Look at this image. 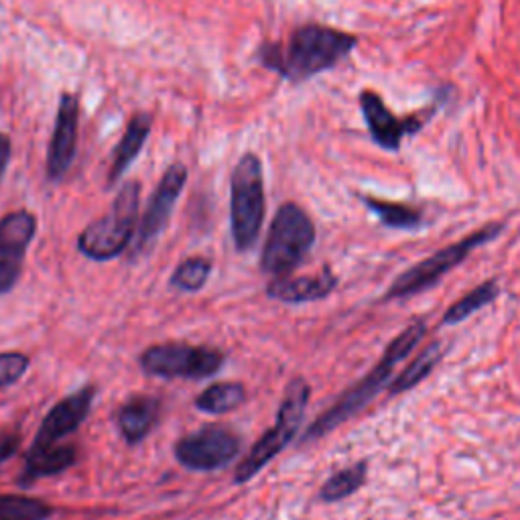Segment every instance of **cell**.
<instances>
[{"instance_id": "cell-24", "label": "cell", "mask_w": 520, "mask_h": 520, "mask_svg": "<svg viewBox=\"0 0 520 520\" xmlns=\"http://www.w3.org/2000/svg\"><path fill=\"white\" fill-rule=\"evenodd\" d=\"M500 295V287L494 279L478 285L474 291H470L468 295H464L460 301H455L443 315V325H455L462 323L468 317H472L474 313H478L480 309H484L486 305L494 303L496 297Z\"/></svg>"}, {"instance_id": "cell-9", "label": "cell", "mask_w": 520, "mask_h": 520, "mask_svg": "<svg viewBox=\"0 0 520 520\" xmlns=\"http://www.w3.org/2000/svg\"><path fill=\"white\" fill-rule=\"evenodd\" d=\"M242 451V437L224 425H206L183 435L173 455L189 472H216L230 466Z\"/></svg>"}, {"instance_id": "cell-28", "label": "cell", "mask_w": 520, "mask_h": 520, "mask_svg": "<svg viewBox=\"0 0 520 520\" xmlns=\"http://www.w3.org/2000/svg\"><path fill=\"white\" fill-rule=\"evenodd\" d=\"M13 157V141L7 133H0V181L5 177V171Z\"/></svg>"}, {"instance_id": "cell-4", "label": "cell", "mask_w": 520, "mask_h": 520, "mask_svg": "<svg viewBox=\"0 0 520 520\" xmlns=\"http://www.w3.org/2000/svg\"><path fill=\"white\" fill-rule=\"evenodd\" d=\"M265 171L256 153H244L230 177V232L238 252L256 246L265 224Z\"/></svg>"}, {"instance_id": "cell-14", "label": "cell", "mask_w": 520, "mask_h": 520, "mask_svg": "<svg viewBox=\"0 0 520 520\" xmlns=\"http://www.w3.org/2000/svg\"><path fill=\"white\" fill-rule=\"evenodd\" d=\"M94 399H96V386L86 384V386L78 388L76 393L55 403L49 409V413L45 415V419L41 421L39 431L29 445V451H41V449L55 447L65 437L74 435L90 417Z\"/></svg>"}, {"instance_id": "cell-27", "label": "cell", "mask_w": 520, "mask_h": 520, "mask_svg": "<svg viewBox=\"0 0 520 520\" xmlns=\"http://www.w3.org/2000/svg\"><path fill=\"white\" fill-rule=\"evenodd\" d=\"M19 447H21L19 433H11V431L0 433V466H3L7 460H11L13 455H17Z\"/></svg>"}, {"instance_id": "cell-1", "label": "cell", "mask_w": 520, "mask_h": 520, "mask_svg": "<svg viewBox=\"0 0 520 520\" xmlns=\"http://www.w3.org/2000/svg\"><path fill=\"white\" fill-rule=\"evenodd\" d=\"M356 45L358 37L348 31L307 23L293 29L285 41H265L254 57L265 70L275 72L291 84H299L334 70Z\"/></svg>"}, {"instance_id": "cell-23", "label": "cell", "mask_w": 520, "mask_h": 520, "mask_svg": "<svg viewBox=\"0 0 520 520\" xmlns=\"http://www.w3.org/2000/svg\"><path fill=\"white\" fill-rule=\"evenodd\" d=\"M362 202L388 228L417 230L423 224V214L417 208L397 204V202H384V200L368 198V195H362Z\"/></svg>"}, {"instance_id": "cell-10", "label": "cell", "mask_w": 520, "mask_h": 520, "mask_svg": "<svg viewBox=\"0 0 520 520\" xmlns=\"http://www.w3.org/2000/svg\"><path fill=\"white\" fill-rule=\"evenodd\" d=\"M360 110H362L368 130H370L372 141L380 149L393 151V153H397L401 149V145L407 137H413L419 133V130H423V126L437 112V108H429V110L415 112L407 118H399L393 110H388V106L384 104L380 94H376L372 90H364L360 94Z\"/></svg>"}, {"instance_id": "cell-7", "label": "cell", "mask_w": 520, "mask_h": 520, "mask_svg": "<svg viewBox=\"0 0 520 520\" xmlns=\"http://www.w3.org/2000/svg\"><path fill=\"white\" fill-rule=\"evenodd\" d=\"M502 230H504V224H500V222L488 224L482 230L466 236L464 240L453 242V244L433 252L425 260H421V263H417L411 269H407L405 273H401L395 279V283L390 285V289L386 291L382 301L409 299V297H415L423 291H429L449 271H453L455 267H460L476 248L488 244L490 240H496L502 234Z\"/></svg>"}, {"instance_id": "cell-21", "label": "cell", "mask_w": 520, "mask_h": 520, "mask_svg": "<svg viewBox=\"0 0 520 520\" xmlns=\"http://www.w3.org/2000/svg\"><path fill=\"white\" fill-rule=\"evenodd\" d=\"M368 476V464L366 462H358L352 464L340 472H336L334 476H330L328 480L323 482V486L319 488V500L323 502H340L350 498L352 494H356Z\"/></svg>"}, {"instance_id": "cell-22", "label": "cell", "mask_w": 520, "mask_h": 520, "mask_svg": "<svg viewBox=\"0 0 520 520\" xmlns=\"http://www.w3.org/2000/svg\"><path fill=\"white\" fill-rule=\"evenodd\" d=\"M212 260L208 256H189L175 267L169 285L183 293H200L212 277Z\"/></svg>"}, {"instance_id": "cell-18", "label": "cell", "mask_w": 520, "mask_h": 520, "mask_svg": "<svg viewBox=\"0 0 520 520\" xmlns=\"http://www.w3.org/2000/svg\"><path fill=\"white\" fill-rule=\"evenodd\" d=\"M78 464V447L76 445H55L41 451L25 453V470L19 478L21 486H31L37 480L53 478L68 472Z\"/></svg>"}, {"instance_id": "cell-12", "label": "cell", "mask_w": 520, "mask_h": 520, "mask_svg": "<svg viewBox=\"0 0 520 520\" xmlns=\"http://www.w3.org/2000/svg\"><path fill=\"white\" fill-rule=\"evenodd\" d=\"M187 183V167L183 163H173L163 177L159 179L151 200L147 204V210L143 214V220L137 230V242H135V256L145 254L161 236V232L167 228L169 218L175 210V204L179 195Z\"/></svg>"}, {"instance_id": "cell-25", "label": "cell", "mask_w": 520, "mask_h": 520, "mask_svg": "<svg viewBox=\"0 0 520 520\" xmlns=\"http://www.w3.org/2000/svg\"><path fill=\"white\" fill-rule=\"evenodd\" d=\"M55 508L39 498L0 494V520H51Z\"/></svg>"}, {"instance_id": "cell-6", "label": "cell", "mask_w": 520, "mask_h": 520, "mask_svg": "<svg viewBox=\"0 0 520 520\" xmlns=\"http://www.w3.org/2000/svg\"><path fill=\"white\" fill-rule=\"evenodd\" d=\"M309 397H311V388L305 378H295L289 382L281 407L277 411L275 425L246 453V458L240 462V466L234 472V484L238 486L248 484L297 437L309 405Z\"/></svg>"}, {"instance_id": "cell-8", "label": "cell", "mask_w": 520, "mask_h": 520, "mask_svg": "<svg viewBox=\"0 0 520 520\" xmlns=\"http://www.w3.org/2000/svg\"><path fill=\"white\" fill-rule=\"evenodd\" d=\"M224 364L226 356L220 350L185 342L149 346L139 358V366L147 376L163 380H206L216 376Z\"/></svg>"}, {"instance_id": "cell-13", "label": "cell", "mask_w": 520, "mask_h": 520, "mask_svg": "<svg viewBox=\"0 0 520 520\" xmlns=\"http://www.w3.org/2000/svg\"><path fill=\"white\" fill-rule=\"evenodd\" d=\"M78 135H80V98L72 92H63L59 98L53 135L47 149V179L59 183L70 173L76 153H78Z\"/></svg>"}, {"instance_id": "cell-16", "label": "cell", "mask_w": 520, "mask_h": 520, "mask_svg": "<svg viewBox=\"0 0 520 520\" xmlns=\"http://www.w3.org/2000/svg\"><path fill=\"white\" fill-rule=\"evenodd\" d=\"M338 287V277L332 269H321L317 275H303V277H281L273 279L267 285V295L275 301L299 305L311 303L330 297Z\"/></svg>"}, {"instance_id": "cell-5", "label": "cell", "mask_w": 520, "mask_h": 520, "mask_svg": "<svg viewBox=\"0 0 520 520\" xmlns=\"http://www.w3.org/2000/svg\"><path fill=\"white\" fill-rule=\"evenodd\" d=\"M317 238V230L309 214L295 202L283 204L260 252V271L273 279L289 277L309 256Z\"/></svg>"}, {"instance_id": "cell-3", "label": "cell", "mask_w": 520, "mask_h": 520, "mask_svg": "<svg viewBox=\"0 0 520 520\" xmlns=\"http://www.w3.org/2000/svg\"><path fill=\"white\" fill-rule=\"evenodd\" d=\"M139 206L141 183H122L108 214L88 224L78 236V250L94 263H110L122 256L130 242L137 238Z\"/></svg>"}, {"instance_id": "cell-26", "label": "cell", "mask_w": 520, "mask_h": 520, "mask_svg": "<svg viewBox=\"0 0 520 520\" xmlns=\"http://www.w3.org/2000/svg\"><path fill=\"white\" fill-rule=\"evenodd\" d=\"M31 360L23 352H0V388L17 384L29 370Z\"/></svg>"}, {"instance_id": "cell-15", "label": "cell", "mask_w": 520, "mask_h": 520, "mask_svg": "<svg viewBox=\"0 0 520 520\" xmlns=\"http://www.w3.org/2000/svg\"><path fill=\"white\" fill-rule=\"evenodd\" d=\"M163 403L153 395H135L126 399L116 411V427L128 445L145 441L161 419Z\"/></svg>"}, {"instance_id": "cell-19", "label": "cell", "mask_w": 520, "mask_h": 520, "mask_svg": "<svg viewBox=\"0 0 520 520\" xmlns=\"http://www.w3.org/2000/svg\"><path fill=\"white\" fill-rule=\"evenodd\" d=\"M246 403V388L242 382H216L204 388L195 399V409L206 415H226Z\"/></svg>"}, {"instance_id": "cell-11", "label": "cell", "mask_w": 520, "mask_h": 520, "mask_svg": "<svg viewBox=\"0 0 520 520\" xmlns=\"http://www.w3.org/2000/svg\"><path fill=\"white\" fill-rule=\"evenodd\" d=\"M35 234L37 218L29 210H17L0 218V297L17 287Z\"/></svg>"}, {"instance_id": "cell-20", "label": "cell", "mask_w": 520, "mask_h": 520, "mask_svg": "<svg viewBox=\"0 0 520 520\" xmlns=\"http://www.w3.org/2000/svg\"><path fill=\"white\" fill-rule=\"evenodd\" d=\"M439 360H441V344L433 342L393 382L388 384L390 397H397L401 393H407V390H411L417 384H421L435 370Z\"/></svg>"}, {"instance_id": "cell-2", "label": "cell", "mask_w": 520, "mask_h": 520, "mask_svg": "<svg viewBox=\"0 0 520 520\" xmlns=\"http://www.w3.org/2000/svg\"><path fill=\"white\" fill-rule=\"evenodd\" d=\"M425 332H427V323L423 319L411 321L407 328L386 346L378 364L358 384L348 388L328 411H325L321 417H317L307 427V431L301 435V445L313 443L328 433H332L342 423H346L348 419L358 415L366 405H370L372 399L390 382V376H393L397 364L401 360H405L417 348V344L423 340Z\"/></svg>"}, {"instance_id": "cell-17", "label": "cell", "mask_w": 520, "mask_h": 520, "mask_svg": "<svg viewBox=\"0 0 520 520\" xmlns=\"http://www.w3.org/2000/svg\"><path fill=\"white\" fill-rule=\"evenodd\" d=\"M151 128H153L151 112H137L133 118L128 120L124 135L112 153V163H110L108 181H106L108 187L116 185L122 179V175L128 171V167L133 165L135 159L141 155V151L151 135Z\"/></svg>"}]
</instances>
